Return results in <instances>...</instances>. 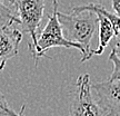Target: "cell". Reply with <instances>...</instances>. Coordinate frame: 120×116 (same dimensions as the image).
<instances>
[{"label":"cell","mask_w":120,"mask_h":116,"mask_svg":"<svg viewBox=\"0 0 120 116\" xmlns=\"http://www.w3.org/2000/svg\"><path fill=\"white\" fill-rule=\"evenodd\" d=\"M57 15L64 37L70 41L81 45L85 49V55L81 56L80 61L85 63L89 60L91 58L90 41L98 27L97 13L90 10H71L70 13H64L58 10Z\"/></svg>","instance_id":"1"},{"label":"cell","mask_w":120,"mask_h":116,"mask_svg":"<svg viewBox=\"0 0 120 116\" xmlns=\"http://www.w3.org/2000/svg\"><path fill=\"white\" fill-rule=\"evenodd\" d=\"M58 1L53 0L52 2V13L49 15L48 22L46 24L45 28L40 32L39 37H37V46L34 49V65H38L39 58L46 56V52L56 47H64V48H76L81 52V56L85 55V49L81 45L77 43L70 41L64 36L62 28L58 20Z\"/></svg>","instance_id":"2"},{"label":"cell","mask_w":120,"mask_h":116,"mask_svg":"<svg viewBox=\"0 0 120 116\" xmlns=\"http://www.w3.org/2000/svg\"><path fill=\"white\" fill-rule=\"evenodd\" d=\"M13 6L16 7L20 28L29 35V52L31 56H34L37 46V31L43 18L46 0H16Z\"/></svg>","instance_id":"3"},{"label":"cell","mask_w":120,"mask_h":116,"mask_svg":"<svg viewBox=\"0 0 120 116\" xmlns=\"http://www.w3.org/2000/svg\"><path fill=\"white\" fill-rule=\"evenodd\" d=\"M70 116H107L91 94L89 74L80 75L76 82V93L70 106Z\"/></svg>","instance_id":"4"},{"label":"cell","mask_w":120,"mask_h":116,"mask_svg":"<svg viewBox=\"0 0 120 116\" xmlns=\"http://www.w3.org/2000/svg\"><path fill=\"white\" fill-rule=\"evenodd\" d=\"M97 102L107 116H120V80H105L91 84Z\"/></svg>","instance_id":"5"},{"label":"cell","mask_w":120,"mask_h":116,"mask_svg":"<svg viewBox=\"0 0 120 116\" xmlns=\"http://www.w3.org/2000/svg\"><path fill=\"white\" fill-rule=\"evenodd\" d=\"M22 32L12 26H0V74L9 59L17 56Z\"/></svg>","instance_id":"6"},{"label":"cell","mask_w":120,"mask_h":116,"mask_svg":"<svg viewBox=\"0 0 120 116\" xmlns=\"http://www.w3.org/2000/svg\"><path fill=\"white\" fill-rule=\"evenodd\" d=\"M98 16V26H99V41H98V47L96 49H91L90 52V57L94 55H101L103 50L106 49L108 44L110 43L113 37H115V32L112 29V26L110 21L108 20L107 17H105L100 12H96Z\"/></svg>","instance_id":"7"},{"label":"cell","mask_w":120,"mask_h":116,"mask_svg":"<svg viewBox=\"0 0 120 116\" xmlns=\"http://www.w3.org/2000/svg\"><path fill=\"white\" fill-rule=\"evenodd\" d=\"M71 10H73V11L90 10V11H94V12H100L105 17L108 18V20L110 21V24L112 26V29H113L115 37H116L117 41H120V17L117 16L116 13H112L110 11H108L103 6L98 4H83V6H77V7L71 8Z\"/></svg>","instance_id":"8"},{"label":"cell","mask_w":120,"mask_h":116,"mask_svg":"<svg viewBox=\"0 0 120 116\" xmlns=\"http://www.w3.org/2000/svg\"><path fill=\"white\" fill-rule=\"evenodd\" d=\"M19 24L17 15L11 11V9L4 6L0 0V26H12Z\"/></svg>","instance_id":"9"},{"label":"cell","mask_w":120,"mask_h":116,"mask_svg":"<svg viewBox=\"0 0 120 116\" xmlns=\"http://www.w3.org/2000/svg\"><path fill=\"white\" fill-rule=\"evenodd\" d=\"M25 108L26 106L22 105L19 113L12 109L7 102L4 95L2 94V92L0 90V116H25Z\"/></svg>","instance_id":"10"},{"label":"cell","mask_w":120,"mask_h":116,"mask_svg":"<svg viewBox=\"0 0 120 116\" xmlns=\"http://www.w3.org/2000/svg\"><path fill=\"white\" fill-rule=\"evenodd\" d=\"M108 59L113 64V69H112V73L109 79L110 80H120V57H118L115 54V52L111 50Z\"/></svg>","instance_id":"11"},{"label":"cell","mask_w":120,"mask_h":116,"mask_svg":"<svg viewBox=\"0 0 120 116\" xmlns=\"http://www.w3.org/2000/svg\"><path fill=\"white\" fill-rule=\"evenodd\" d=\"M111 4L115 13L120 17V0H111Z\"/></svg>","instance_id":"12"},{"label":"cell","mask_w":120,"mask_h":116,"mask_svg":"<svg viewBox=\"0 0 120 116\" xmlns=\"http://www.w3.org/2000/svg\"><path fill=\"white\" fill-rule=\"evenodd\" d=\"M112 50L115 52V54H116L118 57H120V41H117L116 45L113 46V48H112Z\"/></svg>","instance_id":"13"},{"label":"cell","mask_w":120,"mask_h":116,"mask_svg":"<svg viewBox=\"0 0 120 116\" xmlns=\"http://www.w3.org/2000/svg\"><path fill=\"white\" fill-rule=\"evenodd\" d=\"M9 1H10V2H11V4H16V0H9Z\"/></svg>","instance_id":"14"}]
</instances>
